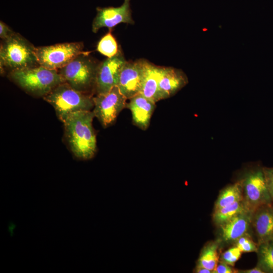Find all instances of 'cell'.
<instances>
[{
  "mask_svg": "<svg viewBox=\"0 0 273 273\" xmlns=\"http://www.w3.org/2000/svg\"><path fill=\"white\" fill-rule=\"evenodd\" d=\"M95 117L93 111H80L70 114L63 122L70 149L78 159H90L96 153V135L93 126Z\"/></svg>",
  "mask_w": 273,
  "mask_h": 273,
  "instance_id": "cell-1",
  "label": "cell"
},
{
  "mask_svg": "<svg viewBox=\"0 0 273 273\" xmlns=\"http://www.w3.org/2000/svg\"><path fill=\"white\" fill-rule=\"evenodd\" d=\"M35 49L29 41L15 32L3 40L0 48L1 73L10 72L38 66Z\"/></svg>",
  "mask_w": 273,
  "mask_h": 273,
  "instance_id": "cell-2",
  "label": "cell"
},
{
  "mask_svg": "<svg viewBox=\"0 0 273 273\" xmlns=\"http://www.w3.org/2000/svg\"><path fill=\"white\" fill-rule=\"evenodd\" d=\"M93 98L92 95L78 91L65 82L43 97L54 107L58 117L63 123L73 113L91 111L94 107Z\"/></svg>",
  "mask_w": 273,
  "mask_h": 273,
  "instance_id": "cell-3",
  "label": "cell"
},
{
  "mask_svg": "<svg viewBox=\"0 0 273 273\" xmlns=\"http://www.w3.org/2000/svg\"><path fill=\"white\" fill-rule=\"evenodd\" d=\"M9 76L26 92L43 97L58 85L65 82L58 70L40 65L10 72Z\"/></svg>",
  "mask_w": 273,
  "mask_h": 273,
  "instance_id": "cell-4",
  "label": "cell"
},
{
  "mask_svg": "<svg viewBox=\"0 0 273 273\" xmlns=\"http://www.w3.org/2000/svg\"><path fill=\"white\" fill-rule=\"evenodd\" d=\"M99 64L84 52L58 71L65 82L73 88L92 95L95 92Z\"/></svg>",
  "mask_w": 273,
  "mask_h": 273,
  "instance_id": "cell-5",
  "label": "cell"
},
{
  "mask_svg": "<svg viewBox=\"0 0 273 273\" xmlns=\"http://www.w3.org/2000/svg\"><path fill=\"white\" fill-rule=\"evenodd\" d=\"M240 182L242 201L249 211L253 212L261 206L272 204L273 200L267 187L263 168L248 171Z\"/></svg>",
  "mask_w": 273,
  "mask_h": 273,
  "instance_id": "cell-6",
  "label": "cell"
},
{
  "mask_svg": "<svg viewBox=\"0 0 273 273\" xmlns=\"http://www.w3.org/2000/svg\"><path fill=\"white\" fill-rule=\"evenodd\" d=\"M83 49L81 42H65L37 47L35 53L39 65L58 71L84 53Z\"/></svg>",
  "mask_w": 273,
  "mask_h": 273,
  "instance_id": "cell-7",
  "label": "cell"
},
{
  "mask_svg": "<svg viewBox=\"0 0 273 273\" xmlns=\"http://www.w3.org/2000/svg\"><path fill=\"white\" fill-rule=\"evenodd\" d=\"M93 99V112L104 128L115 123L127 104V99L121 94L117 86L113 87L107 93L97 95Z\"/></svg>",
  "mask_w": 273,
  "mask_h": 273,
  "instance_id": "cell-8",
  "label": "cell"
},
{
  "mask_svg": "<svg viewBox=\"0 0 273 273\" xmlns=\"http://www.w3.org/2000/svg\"><path fill=\"white\" fill-rule=\"evenodd\" d=\"M146 62L142 59L134 62L126 61L121 68L117 86L127 100L141 92Z\"/></svg>",
  "mask_w": 273,
  "mask_h": 273,
  "instance_id": "cell-9",
  "label": "cell"
},
{
  "mask_svg": "<svg viewBox=\"0 0 273 273\" xmlns=\"http://www.w3.org/2000/svg\"><path fill=\"white\" fill-rule=\"evenodd\" d=\"M126 62L119 51L114 56L108 58L99 63L95 89L97 95L107 93L117 86L120 72Z\"/></svg>",
  "mask_w": 273,
  "mask_h": 273,
  "instance_id": "cell-10",
  "label": "cell"
},
{
  "mask_svg": "<svg viewBox=\"0 0 273 273\" xmlns=\"http://www.w3.org/2000/svg\"><path fill=\"white\" fill-rule=\"evenodd\" d=\"M97 15L92 24V31L96 33L103 27L110 30L121 23L133 24L130 7V0H124L118 7H105L97 8Z\"/></svg>",
  "mask_w": 273,
  "mask_h": 273,
  "instance_id": "cell-11",
  "label": "cell"
},
{
  "mask_svg": "<svg viewBox=\"0 0 273 273\" xmlns=\"http://www.w3.org/2000/svg\"><path fill=\"white\" fill-rule=\"evenodd\" d=\"M253 212L246 211L239 213L217 226L220 247L222 245L234 244L240 237L248 233L251 226Z\"/></svg>",
  "mask_w": 273,
  "mask_h": 273,
  "instance_id": "cell-12",
  "label": "cell"
},
{
  "mask_svg": "<svg viewBox=\"0 0 273 273\" xmlns=\"http://www.w3.org/2000/svg\"><path fill=\"white\" fill-rule=\"evenodd\" d=\"M251 226L257 237L258 244L273 241V206L271 204L261 206L253 212Z\"/></svg>",
  "mask_w": 273,
  "mask_h": 273,
  "instance_id": "cell-13",
  "label": "cell"
},
{
  "mask_svg": "<svg viewBox=\"0 0 273 273\" xmlns=\"http://www.w3.org/2000/svg\"><path fill=\"white\" fill-rule=\"evenodd\" d=\"M126 108L131 112L133 124L143 130L149 126L156 103L138 94L129 99Z\"/></svg>",
  "mask_w": 273,
  "mask_h": 273,
  "instance_id": "cell-14",
  "label": "cell"
},
{
  "mask_svg": "<svg viewBox=\"0 0 273 273\" xmlns=\"http://www.w3.org/2000/svg\"><path fill=\"white\" fill-rule=\"evenodd\" d=\"M188 83L186 74L181 70L173 67H164L159 83L161 100L174 96Z\"/></svg>",
  "mask_w": 273,
  "mask_h": 273,
  "instance_id": "cell-15",
  "label": "cell"
},
{
  "mask_svg": "<svg viewBox=\"0 0 273 273\" xmlns=\"http://www.w3.org/2000/svg\"><path fill=\"white\" fill-rule=\"evenodd\" d=\"M164 67L156 66L147 61L146 62L144 76L140 94L155 103L161 100L159 83Z\"/></svg>",
  "mask_w": 273,
  "mask_h": 273,
  "instance_id": "cell-16",
  "label": "cell"
},
{
  "mask_svg": "<svg viewBox=\"0 0 273 273\" xmlns=\"http://www.w3.org/2000/svg\"><path fill=\"white\" fill-rule=\"evenodd\" d=\"M220 247L217 239L207 243L201 250L197 265L206 268L212 272L219 260L218 249Z\"/></svg>",
  "mask_w": 273,
  "mask_h": 273,
  "instance_id": "cell-17",
  "label": "cell"
},
{
  "mask_svg": "<svg viewBox=\"0 0 273 273\" xmlns=\"http://www.w3.org/2000/svg\"><path fill=\"white\" fill-rule=\"evenodd\" d=\"M243 200L242 188L240 181L225 187L219 194L216 200L214 210L231 205Z\"/></svg>",
  "mask_w": 273,
  "mask_h": 273,
  "instance_id": "cell-18",
  "label": "cell"
},
{
  "mask_svg": "<svg viewBox=\"0 0 273 273\" xmlns=\"http://www.w3.org/2000/svg\"><path fill=\"white\" fill-rule=\"evenodd\" d=\"M258 266L264 273H273V241L258 244L256 252Z\"/></svg>",
  "mask_w": 273,
  "mask_h": 273,
  "instance_id": "cell-19",
  "label": "cell"
},
{
  "mask_svg": "<svg viewBox=\"0 0 273 273\" xmlns=\"http://www.w3.org/2000/svg\"><path fill=\"white\" fill-rule=\"evenodd\" d=\"M246 211L249 210L243 201H237L227 206L214 210L212 219L214 223L218 226L235 215Z\"/></svg>",
  "mask_w": 273,
  "mask_h": 273,
  "instance_id": "cell-20",
  "label": "cell"
},
{
  "mask_svg": "<svg viewBox=\"0 0 273 273\" xmlns=\"http://www.w3.org/2000/svg\"><path fill=\"white\" fill-rule=\"evenodd\" d=\"M97 51L108 58L112 57L119 52L117 43L111 30L99 41Z\"/></svg>",
  "mask_w": 273,
  "mask_h": 273,
  "instance_id": "cell-21",
  "label": "cell"
},
{
  "mask_svg": "<svg viewBox=\"0 0 273 273\" xmlns=\"http://www.w3.org/2000/svg\"><path fill=\"white\" fill-rule=\"evenodd\" d=\"M233 244L242 253L256 252L258 248V244L253 241L249 233L240 237Z\"/></svg>",
  "mask_w": 273,
  "mask_h": 273,
  "instance_id": "cell-22",
  "label": "cell"
},
{
  "mask_svg": "<svg viewBox=\"0 0 273 273\" xmlns=\"http://www.w3.org/2000/svg\"><path fill=\"white\" fill-rule=\"evenodd\" d=\"M242 253V252L238 247L234 246L220 255L219 260L234 267L235 263L240 258Z\"/></svg>",
  "mask_w": 273,
  "mask_h": 273,
  "instance_id": "cell-23",
  "label": "cell"
},
{
  "mask_svg": "<svg viewBox=\"0 0 273 273\" xmlns=\"http://www.w3.org/2000/svg\"><path fill=\"white\" fill-rule=\"evenodd\" d=\"M267 187L273 200V168H263Z\"/></svg>",
  "mask_w": 273,
  "mask_h": 273,
  "instance_id": "cell-24",
  "label": "cell"
},
{
  "mask_svg": "<svg viewBox=\"0 0 273 273\" xmlns=\"http://www.w3.org/2000/svg\"><path fill=\"white\" fill-rule=\"evenodd\" d=\"M212 273H237V269L226 263L219 260L218 263Z\"/></svg>",
  "mask_w": 273,
  "mask_h": 273,
  "instance_id": "cell-25",
  "label": "cell"
},
{
  "mask_svg": "<svg viewBox=\"0 0 273 273\" xmlns=\"http://www.w3.org/2000/svg\"><path fill=\"white\" fill-rule=\"evenodd\" d=\"M15 32L13 31L9 26L4 22H0V37L5 40L11 36Z\"/></svg>",
  "mask_w": 273,
  "mask_h": 273,
  "instance_id": "cell-26",
  "label": "cell"
},
{
  "mask_svg": "<svg viewBox=\"0 0 273 273\" xmlns=\"http://www.w3.org/2000/svg\"><path fill=\"white\" fill-rule=\"evenodd\" d=\"M237 273H264V272L257 266L251 269H237Z\"/></svg>",
  "mask_w": 273,
  "mask_h": 273,
  "instance_id": "cell-27",
  "label": "cell"
},
{
  "mask_svg": "<svg viewBox=\"0 0 273 273\" xmlns=\"http://www.w3.org/2000/svg\"><path fill=\"white\" fill-rule=\"evenodd\" d=\"M195 272L197 273H212V271L204 267L197 265Z\"/></svg>",
  "mask_w": 273,
  "mask_h": 273,
  "instance_id": "cell-28",
  "label": "cell"
}]
</instances>
